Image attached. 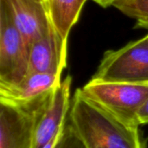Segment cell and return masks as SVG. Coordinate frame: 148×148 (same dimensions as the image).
<instances>
[{
	"instance_id": "obj_6",
	"label": "cell",
	"mask_w": 148,
	"mask_h": 148,
	"mask_svg": "<svg viewBox=\"0 0 148 148\" xmlns=\"http://www.w3.org/2000/svg\"><path fill=\"white\" fill-rule=\"evenodd\" d=\"M72 78L67 75L54 91L40 115L36 127L35 148H40L58 137L68 120L71 101Z\"/></svg>"
},
{
	"instance_id": "obj_9",
	"label": "cell",
	"mask_w": 148,
	"mask_h": 148,
	"mask_svg": "<svg viewBox=\"0 0 148 148\" xmlns=\"http://www.w3.org/2000/svg\"><path fill=\"white\" fill-rule=\"evenodd\" d=\"M62 75L29 72L14 87H0V101L17 105H32L48 99L61 84Z\"/></svg>"
},
{
	"instance_id": "obj_12",
	"label": "cell",
	"mask_w": 148,
	"mask_h": 148,
	"mask_svg": "<svg viewBox=\"0 0 148 148\" xmlns=\"http://www.w3.org/2000/svg\"><path fill=\"white\" fill-rule=\"evenodd\" d=\"M56 148H85L69 120L64 125Z\"/></svg>"
},
{
	"instance_id": "obj_2",
	"label": "cell",
	"mask_w": 148,
	"mask_h": 148,
	"mask_svg": "<svg viewBox=\"0 0 148 148\" xmlns=\"http://www.w3.org/2000/svg\"><path fill=\"white\" fill-rule=\"evenodd\" d=\"M80 93L125 123L139 126V113L148 99V85L90 80Z\"/></svg>"
},
{
	"instance_id": "obj_3",
	"label": "cell",
	"mask_w": 148,
	"mask_h": 148,
	"mask_svg": "<svg viewBox=\"0 0 148 148\" xmlns=\"http://www.w3.org/2000/svg\"><path fill=\"white\" fill-rule=\"evenodd\" d=\"M93 81L148 85V41L146 36L116 50L105 52Z\"/></svg>"
},
{
	"instance_id": "obj_10",
	"label": "cell",
	"mask_w": 148,
	"mask_h": 148,
	"mask_svg": "<svg viewBox=\"0 0 148 148\" xmlns=\"http://www.w3.org/2000/svg\"><path fill=\"white\" fill-rule=\"evenodd\" d=\"M88 0H49L53 24L64 40L78 22L82 8Z\"/></svg>"
},
{
	"instance_id": "obj_5",
	"label": "cell",
	"mask_w": 148,
	"mask_h": 148,
	"mask_svg": "<svg viewBox=\"0 0 148 148\" xmlns=\"http://www.w3.org/2000/svg\"><path fill=\"white\" fill-rule=\"evenodd\" d=\"M52 95L32 105L0 101V148H35L36 123Z\"/></svg>"
},
{
	"instance_id": "obj_13",
	"label": "cell",
	"mask_w": 148,
	"mask_h": 148,
	"mask_svg": "<svg viewBox=\"0 0 148 148\" xmlns=\"http://www.w3.org/2000/svg\"><path fill=\"white\" fill-rule=\"evenodd\" d=\"M139 124L140 126L141 125H146L148 124V99L143 107L141 108L140 113H139V117H138Z\"/></svg>"
},
{
	"instance_id": "obj_17",
	"label": "cell",
	"mask_w": 148,
	"mask_h": 148,
	"mask_svg": "<svg viewBox=\"0 0 148 148\" xmlns=\"http://www.w3.org/2000/svg\"><path fill=\"white\" fill-rule=\"evenodd\" d=\"M146 37H147V41H148V35L147 36H146Z\"/></svg>"
},
{
	"instance_id": "obj_1",
	"label": "cell",
	"mask_w": 148,
	"mask_h": 148,
	"mask_svg": "<svg viewBox=\"0 0 148 148\" xmlns=\"http://www.w3.org/2000/svg\"><path fill=\"white\" fill-rule=\"evenodd\" d=\"M68 120L85 148H146L140 127L123 122L77 89Z\"/></svg>"
},
{
	"instance_id": "obj_8",
	"label": "cell",
	"mask_w": 148,
	"mask_h": 148,
	"mask_svg": "<svg viewBox=\"0 0 148 148\" xmlns=\"http://www.w3.org/2000/svg\"><path fill=\"white\" fill-rule=\"evenodd\" d=\"M68 41L55 27L29 45V71L62 75L67 67Z\"/></svg>"
},
{
	"instance_id": "obj_7",
	"label": "cell",
	"mask_w": 148,
	"mask_h": 148,
	"mask_svg": "<svg viewBox=\"0 0 148 148\" xmlns=\"http://www.w3.org/2000/svg\"><path fill=\"white\" fill-rule=\"evenodd\" d=\"M16 29L30 43L55 27L49 3L41 0H5Z\"/></svg>"
},
{
	"instance_id": "obj_11",
	"label": "cell",
	"mask_w": 148,
	"mask_h": 148,
	"mask_svg": "<svg viewBox=\"0 0 148 148\" xmlns=\"http://www.w3.org/2000/svg\"><path fill=\"white\" fill-rule=\"evenodd\" d=\"M114 6L136 21V28L148 29V0H119Z\"/></svg>"
},
{
	"instance_id": "obj_4",
	"label": "cell",
	"mask_w": 148,
	"mask_h": 148,
	"mask_svg": "<svg viewBox=\"0 0 148 148\" xmlns=\"http://www.w3.org/2000/svg\"><path fill=\"white\" fill-rule=\"evenodd\" d=\"M29 71V44L13 23L5 0H0V87L19 84Z\"/></svg>"
},
{
	"instance_id": "obj_14",
	"label": "cell",
	"mask_w": 148,
	"mask_h": 148,
	"mask_svg": "<svg viewBox=\"0 0 148 148\" xmlns=\"http://www.w3.org/2000/svg\"><path fill=\"white\" fill-rule=\"evenodd\" d=\"M93 1L95 2L96 3H98L99 5H101V7L107 8V7L111 6V5L114 6V4L116 2H118L119 0H93Z\"/></svg>"
},
{
	"instance_id": "obj_15",
	"label": "cell",
	"mask_w": 148,
	"mask_h": 148,
	"mask_svg": "<svg viewBox=\"0 0 148 148\" xmlns=\"http://www.w3.org/2000/svg\"><path fill=\"white\" fill-rule=\"evenodd\" d=\"M61 133H62V132H61ZM60 135H61V134H60ZM60 135H59L58 137H56V139L52 140L50 142L47 143L46 145L42 146V147H40V148H56V144H57V141H58V139H59Z\"/></svg>"
},
{
	"instance_id": "obj_16",
	"label": "cell",
	"mask_w": 148,
	"mask_h": 148,
	"mask_svg": "<svg viewBox=\"0 0 148 148\" xmlns=\"http://www.w3.org/2000/svg\"><path fill=\"white\" fill-rule=\"evenodd\" d=\"M41 1H44V2H47V3H49V0H41Z\"/></svg>"
}]
</instances>
